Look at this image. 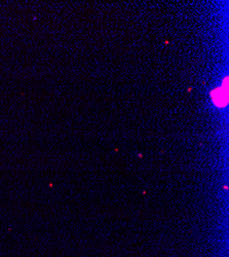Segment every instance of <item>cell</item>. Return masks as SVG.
Returning <instances> with one entry per match:
<instances>
[{
    "label": "cell",
    "mask_w": 229,
    "mask_h": 257,
    "mask_svg": "<svg viewBox=\"0 0 229 257\" xmlns=\"http://www.w3.org/2000/svg\"><path fill=\"white\" fill-rule=\"evenodd\" d=\"M227 89H228V78L225 77V80H224V87H221L215 91L212 92L211 96H212V99H213V102L216 106L218 107H223V106H226L227 104V99H228V92H227Z\"/></svg>",
    "instance_id": "obj_1"
}]
</instances>
